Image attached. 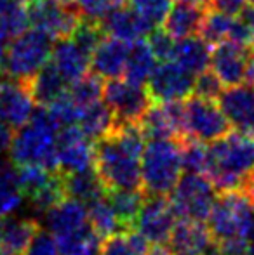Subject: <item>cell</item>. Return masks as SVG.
Returning <instances> with one entry per match:
<instances>
[{"instance_id":"11","label":"cell","mask_w":254,"mask_h":255,"mask_svg":"<svg viewBox=\"0 0 254 255\" xmlns=\"http://www.w3.org/2000/svg\"><path fill=\"white\" fill-rule=\"evenodd\" d=\"M176 224V214L166 196L145 195V202L132 229L139 233L150 245H167Z\"/></svg>"},{"instance_id":"29","label":"cell","mask_w":254,"mask_h":255,"mask_svg":"<svg viewBox=\"0 0 254 255\" xmlns=\"http://www.w3.org/2000/svg\"><path fill=\"white\" fill-rule=\"evenodd\" d=\"M106 196L115 212L120 229L127 231L134 228L141 205L145 202V193L141 189H106Z\"/></svg>"},{"instance_id":"12","label":"cell","mask_w":254,"mask_h":255,"mask_svg":"<svg viewBox=\"0 0 254 255\" xmlns=\"http://www.w3.org/2000/svg\"><path fill=\"white\" fill-rule=\"evenodd\" d=\"M28 23L45 35L58 40L70 37L80 21L75 7H66L54 0H31L26 3Z\"/></svg>"},{"instance_id":"35","label":"cell","mask_w":254,"mask_h":255,"mask_svg":"<svg viewBox=\"0 0 254 255\" xmlns=\"http://www.w3.org/2000/svg\"><path fill=\"white\" fill-rule=\"evenodd\" d=\"M234 19L235 16L220 12V10H206V16L199 28V37H202L209 45H216L223 40H228Z\"/></svg>"},{"instance_id":"34","label":"cell","mask_w":254,"mask_h":255,"mask_svg":"<svg viewBox=\"0 0 254 255\" xmlns=\"http://www.w3.org/2000/svg\"><path fill=\"white\" fill-rule=\"evenodd\" d=\"M56 243H58V250L61 255H99L101 238L89 224L87 228L73 235L58 238Z\"/></svg>"},{"instance_id":"39","label":"cell","mask_w":254,"mask_h":255,"mask_svg":"<svg viewBox=\"0 0 254 255\" xmlns=\"http://www.w3.org/2000/svg\"><path fill=\"white\" fill-rule=\"evenodd\" d=\"M126 0H75V10L80 19L101 23L112 10L124 5Z\"/></svg>"},{"instance_id":"42","label":"cell","mask_w":254,"mask_h":255,"mask_svg":"<svg viewBox=\"0 0 254 255\" xmlns=\"http://www.w3.org/2000/svg\"><path fill=\"white\" fill-rule=\"evenodd\" d=\"M221 91H223V84L214 75L213 70H204L199 75H195V82H193V94L195 96L216 101Z\"/></svg>"},{"instance_id":"43","label":"cell","mask_w":254,"mask_h":255,"mask_svg":"<svg viewBox=\"0 0 254 255\" xmlns=\"http://www.w3.org/2000/svg\"><path fill=\"white\" fill-rule=\"evenodd\" d=\"M148 45L150 49L155 54V57L159 61H167L171 59V54H173V47H174V38L167 33L164 28H153L148 35Z\"/></svg>"},{"instance_id":"16","label":"cell","mask_w":254,"mask_h":255,"mask_svg":"<svg viewBox=\"0 0 254 255\" xmlns=\"http://www.w3.org/2000/svg\"><path fill=\"white\" fill-rule=\"evenodd\" d=\"M35 101L26 82L0 77V122L10 128H19L30 120Z\"/></svg>"},{"instance_id":"28","label":"cell","mask_w":254,"mask_h":255,"mask_svg":"<svg viewBox=\"0 0 254 255\" xmlns=\"http://www.w3.org/2000/svg\"><path fill=\"white\" fill-rule=\"evenodd\" d=\"M157 64V57L145 38L129 44V52L124 66V78L134 84L145 85Z\"/></svg>"},{"instance_id":"32","label":"cell","mask_w":254,"mask_h":255,"mask_svg":"<svg viewBox=\"0 0 254 255\" xmlns=\"http://www.w3.org/2000/svg\"><path fill=\"white\" fill-rule=\"evenodd\" d=\"M87 208V217H89V224L99 235V238H106V236L113 235V233L122 231L120 224L115 217V212H113L112 205L108 202V196L101 195L96 200L89 202L85 205Z\"/></svg>"},{"instance_id":"9","label":"cell","mask_w":254,"mask_h":255,"mask_svg":"<svg viewBox=\"0 0 254 255\" xmlns=\"http://www.w3.org/2000/svg\"><path fill=\"white\" fill-rule=\"evenodd\" d=\"M103 103L113 115V125L138 124L152 106V99L145 85L120 78H110L103 84Z\"/></svg>"},{"instance_id":"51","label":"cell","mask_w":254,"mask_h":255,"mask_svg":"<svg viewBox=\"0 0 254 255\" xmlns=\"http://www.w3.org/2000/svg\"><path fill=\"white\" fill-rule=\"evenodd\" d=\"M180 2H187V3H195V5H209V0H180Z\"/></svg>"},{"instance_id":"33","label":"cell","mask_w":254,"mask_h":255,"mask_svg":"<svg viewBox=\"0 0 254 255\" xmlns=\"http://www.w3.org/2000/svg\"><path fill=\"white\" fill-rule=\"evenodd\" d=\"M16 168L0 158V217L12 214L23 202Z\"/></svg>"},{"instance_id":"2","label":"cell","mask_w":254,"mask_h":255,"mask_svg":"<svg viewBox=\"0 0 254 255\" xmlns=\"http://www.w3.org/2000/svg\"><path fill=\"white\" fill-rule=\"evenodd\" d=\"M59 128L47 108H35L30 120L12 134L9 156L14 165H40L49 170H59L56 156Z\"/></svg>"},{"instance_id":"46","label":"cell","mask_w":254,"mask_h":255,"mask_svg":"<svg viewBox=\"0 0 254 255\" xmlns=\"http://www.w3.org/2000/svg\"><path fill=\"white\" fill-rule=\"evenodd\" d=\"M12 134H14L12 128H10L9 125L0 122V158L9 151L10 141H12Z\"/></svg>"},{"instance_id":"49","label":"cell","mask_w":254,"mask_h":255,"mask_svg":"<svg viewBox=\"0 0 254 255\" xmlns=\"http://www.w3.org/2000/svg\"><path fill=\"white\" fill-rule=\"evenodd\" d=\"M246 82L254 84V47L249 51L248 64H246Z\"/></svg>"},{"instance_id":"20","label":"cell","mask_w":254,"mask_h":255,"mask_svg":"<svg viewBox=\"0 0 254 255\" xmlns=\"http://www.w3.org/2000/svg\"><path fill=\"white\" fill-rule=\"evenodd\" d=\"M45 222H47L49 233L54 236V240L63 238V236L73 235V233L87 228V208L82 202L66 196L59 203H56L51 210L45 212Z\"/></svg>"},{"instance_id":"40","label":"cell","mask_w":254,"mask_h":255,"mask_svg":"<svg viewBox=\"0 0 254 255\" xmlns=\"http://www.w3.org/2000/svg\"><path fill=\"white\" fill-rule=\"evenodd\" d=\"M129 3L153 28L162 26L167 12L173 7V0H129Z\"/></svg>"},{"instance_id":"37","label":"cell","mask_w":254,"mask_h":255,"mask_svg":"<svg viewBox=\"0 0 254 255\" xmlns=\"http://www.w3.org/2000/svg\"><path fill=\"white\" fill-rule=\"evenodd\" d=\"M209 148L195 139H181V165L185 174H202L207 172Z\"/></svg>"},{"instance_id":"23","label":"cell","mask_w":254,"mask_h":255,"mask_svg":"<svg viewBox=\"0 0 254 255\" xmlns=\"http://www.w3.org/2000/svg\"><path fill=\"white\" fill-rule=\"evenodd\" d=\"M40 229L37 219H5L0 229V255H23L35 233Z\"/></svg>"},{"instance_id":"6","label":"cell","mask_w":254,"mask_h":255,"mask_svg":"<svg viewBox=\"0 0 254 255\" xmlns=\"http://www.w3.org/2000/svg\"><path fill=\"white\" fill-rule=\"evenodd\" d=\"M52 40L37 28H26L7 42L0 56V75L14 80L30 82V78L49 63Z\"/></svg>"},{"instance_id":"38","label":"cell","mask_w":254,"mask_h":255,"mask_svg":"<svg viewBox=\"0 0 254 255\" xmlns=\"http://www.w3.org/2000/svg\"><path fill=\"white\" fill-rule=\"evenodd\" d=\"M0 24L5 28L10 38L26 30L30 23L24 3L17 0H0Z\"/></svg>"},{"instance_id":"44","label":"cell","mask_w":254,"mask_h":255,"mask_svg":"<svg viewBox=\"0 0 254 255\" xmlns=\"http://www.w3.org/2000/svg\"><path fill=\"white\" fill-rule=\"evenodd\" d=\"M23 255H59L58 243H56L54 236L51 233L44 231L40 228L35 233V236L31 238L30 245H28Z\"/></svg>"},{"instance_id":"15","label":"cell","mask_w":254,"mask_h":255,"mask_svg":"<svg viewBox=\"0 0 254 255\" xmlns=\"http://www.w3.org/2000/svg\"><path fill=\"white\" fill-rule=\"evenodd\" d=\"M146 139H183V101L152 103L139 120Z\"/></svg>"},{"instance_id":"19","label":"cell","mask_w":254,"mask_h":255,"mask_svg":"<svg viewBox=\"0 0 254 255\" xmlns=\"http://www.w3.org/2000/svg\"><path fill=\"white\" fill-rule=\"evenodd\" d=\"M214 240L206 222L180 219L174 224L167 247L181 255H207Z\"/></svg>"},{"instance_id":"50","label":"cell","mask_w":254,"mask_h":255,"mask_svg":"<svg viewBox=\"0 0 254 255\" xmlns=\"http://www.w3.org/2000/svg\"><path fill=\"white\" fill-rule=\"evenodd\" d=\"M10 40V37H9V33L5 31V28L0 24V56H2V52H3V49H5V45H7V42Z\"/></svg>"},{"instance_id":"21","label":"cell","mask_w":254,"mask_h":255,"mask_svg":"<svg viewBox=\"0 0 254 255\" xmlns=\"http://www.w3.org/2000/svg\"><path fill=\"white\" fill-rule=\"evenodd\" d=\"M99 24H101V30L105 35L129 42V44L134 40L146 38L150 31L153 30V26L145 17L139 16L132 7L126 5H120L115 10H112Z\"/></svg>"},{"instance_id":"8","label":"cell","mask_w":254,"mask_h":255,"mask_svg":"<svg viewBox=\"0 0 254 255\" xmlns=\"http://www.w3.org/2000/svg\"><path fill=\"white\" fill-rule=\"evenodd\" d=\"M230 124L214 99L190 96L183 104V139L190 137L204 144L214 142L230 132Z\"/></svg>"},{"instance_id":"52","label":"cell","mask_w":254,"mask_h":255,"mask_svg":"<svg viewBox=\"0 0 254 255\" xmlns=\"http://www.w3.org/2000/svg\"><path fill=\"white\" fill-rule=\"evenodd\" d=\"M54 2L61 3V5H66V7H75V0H54Z\"/></svg>"},{"instance_id":"55","label":"cell","mask_w":254,"mask_h":255,"mask_svg":"<svg viewBox=\"0 0 254 255\" xmlns=\"http://www.w3.org/2000/svg\"><path fill=\"white\" fill-rule=\"evenodd\" d=\"M248 2H253L254 3V0H248Z\"/></svg>"},{"instance_id":"25","label":"cell","mask_w":254,"mask_h":255,"mask_svg":"<svg viewBox=\"0 0 254 255\" xmlns=\"http://www.w3.org/2000/svg\"><path fill=\"white\" fill-rule=\"evenodd\" d=\"M171 61L180 64L192 75H199L207 70L211 63V45L199 35L185 37L174 42Z\"/></svg>"},{"instance_id":"18","label":"cell","mask_w":254,"mask_h":255,"mask_svg":"<svg viewBox=\"0 0 254 255\" xmlns=\"http://www.w3.org/2000/svg\"><path fill=\"white\" fill-rule=\"evenodd\" d=\"M129 52V42L119 40L110 35H103L99 44L91 52V63L89 68L92 73H96L101 78H119L124 75V66H126Z\"/></svg>"},{"instance_id":"17","label":"cell","mask_w":254,"mask_h":255,"mask_svg":"<svg viewBox=\"0 0 254 255\" xmlns=\"http://www.w3.org/2000/svg\"><path fill=\"white\" fill-rule=\"evenodd\" d=\"M253 47H244L234 40H223L211 51V68L227 87L246 82V64Z\"/></svg>"},{"instance_id":"7","label":"cell","mask_w":254,"mask_h":255,"mask_svg":"<svg viewBox=\"0 0 254 255\" xmlns=\"http://www.w3.org/2000/svg\"><path fill=\"white\" fill-rule=\"evenodd\" d=\"M169 195V202L178 219L206 222L216 202L218 191L206 175L185 174Z\"/></svg>"},{"instance_id":"30","label":"cell","mask_w":254,"mask_h":255,"mask_svg":"<svg viewBox=\"0 0 254 255\" xmlns=\"http://www.w3.org/2000/svg\"><path fill=\"white\" fill-rule=\"evenodd\" d=\"M77 125L91 141H98L113 128V115L105 103L96 101L80 108Z\"/></svg>"},{"instance_id":"47","label":"cell","mask_w":254,"mask_h":255,"mask_svg":"<svg viewBox=\"0 0 254 255\" xmlns=\"http://www.w3.org/2000/svg\"><path fill=\"white\" fill-rule=\"evenodd\" d=\"M241 191L244 193V195L248 196L249 202L254 205V168L246 175L244 182H242V186H241Z\"/></svg>"},{"instance_id":"22","label":"cell","mask_w":254,"mask_h":255,"mask_svg":"<svg viewBox=\"0 0 254 255\" xmlns=\"http://www.w3.org/2000/svg\"><path fill=\"white\" fill-rule=\"evenodd\" d=\"M51 64L58 70L66 84H71L89 71L91 54H87L71 37H64L54 40L51 52Z\"/></svg>"},{"instance_id":"24","label":"cell","mask_w":254,"mask_h":255,"mask_svg":"<svg viewBox=\"0 0 254 255\" xmlns=\"http://www.w3.org/2000/svg\"><path fill=\"white\" fill-rule=\"evenodd\" d=\"M206 10L207 7L204 5L180 2L171 7V10L167 12L166 19L162 23V28L174 40L197 35L200 24H202L204 16H206Z\"/></svg>"},{"instance_id":"36","label":"cell","mask_w":254,"mask_h":255,"mask_svg":"<svg viewBox=\"0 0 254 255\" xmlns=\"http://www.w3.org/2000/svg\"><path fill=\"white\" fill-rule=\"evenodd\" d=\"M103 94V78L96 73H84L70 84L68 96L73 99L78 108H84L101 99Z\"/></svg>"},{"instance_id":"31","label":"cell","mask_w":254,"mask_h":255,"mask_svg":"<svg viewBox=\"0 0 254 255\" xmlns=\"http://www.w3.org/2000/svg\"><path fill=\"white\" fill-rule=\"evenodd\" d=\"M150 243L136 229L119 231L103 238L99 255H148Z\"/></svg>"},{"instance_id":"10","label":"cell","mask_w":254,"mask_h":255,"mask_svg":"<svg viewBox=\"0 0 254 255\" xmlns=\"http://www.w3.org/2000/svg\"><path fill=\"white\" fill-rule=\"evenodd\" d=\"M195 75L181 68L174 61H160L155 64L152 75L146 80L152 103H174L185 101L193 94Z\"/></svg>"},{"instance_id":"41","label":"cell","mask_w":254,"mask_h":255,"mask_svg":"<svg viewBox=\"0 0 254 255\" xmlns=\"http://www.w3.org/2000/svg\"><path fill=\"white\" fill-rule=\"evenodd\" d=\"M103 30H101V24L94 23V21H85L80 19L78 24L75 26V30L71 31L70 37L80 45L87 54H91L94 51V47L99 44V40L103 38Z\"/></svg>"},{"instance_id":"13","label":"cell","mask_w":254,"mask_h":255,"mask_svg":"<svg viewBox=\"0 0 254 255\" xmlns=\"http://www.w3.org/2000/svg\"><path fill=\"white\" fill-rule=\"evenodd\" d=\"M216 101L235 132L254 135V84L230 85L221 91Z\"/></svg>"},{"instance_id":"45","label":"cell","mask_w":254,"mask_h":255,"mask_svg":"<svg viewBox=\"0 0 254 255\" xmlns=\"http://www.w3.org/2000/svg\"><path fill=\"white\" fill-rule=\"evenodd\" d=\"M248 0H209V9L220 10V12L230 14V16H239Z\"/></svg>"},{"instance_id":"1","label":"cell","mask_w":254,"mask_h":255,"mask_svg":"<svg viewBox=\"0 0 254 255\" xmlns=\"http://www.w3.org/2000/svg\"><path fill=\"white\" fill-rule=\"evenodd\" d=\"M145 141L139 122L113 125L108 134L94 141L92 167L105 189H141Z\"/></svg>"},{"instance_id":"48","label":"cell","mask_w":254,"mask_h":255,"mask_svg":"<svg viewBox=\"0 0 254 255\" xmlns=\"http://www.w3.org/2000/svg\"><path fill=\"white\" fill-rule=\"evenodd\" d=\"M239 17L251 28V31L254 33V3L253 2H248L244 5V9L239 12Z\"/></svg>"},{"instance_id":"53","label":"cell","mask_w":254,"mask_h":255,"mask_svg":"<svg viewBox=\"0 0 254 255\" xmlns=\"http://www.w3.org/2000/svg\"><path fill=\"white\" fill-rule=\"evenodd\" d=\"M17 2H21V3H28V2H31V0H17Z\"/></svg>"},{"instance_id":"14","label":"cell","mask_w":254,"mask_h":255,"mask_svg":"<svg viewBox=\"0 0 254 255\" xmlns=\"http://www.w3.org/2000/svg\"><path fill=\"white\" fill-rule=\"evenodd\" d=\"M56 156L61 172L89 168L94 160V141H91L78 125L61 127L56 139Z\"/></svg>"},{"instance_id":"54","label":"cell","mask_w":254,"mask_h":255,"mask_svg":"<svg viewBox=\"0 0 254 255\" xmlns=\"http://www.w3.org/2000/svg\"><path fill=\"white\" fill-rule=\"evenodd\" d=\"M2 222H3V217H0V229H2Z\"/></svg>"},{"instance_id":"27","label":"cell","mask_w":254,"mask_h":255,"mask_svg":"<svg viewBox=\"0 0 254 255\" xmlns=\"http://www.w3.org/2000/svg\"><path fill=\"white\" fill-rule=\"evenodd\" d=\"M31 98L40 106H47L66 92V82L51 63L42 66L28 82Z\"/></svg>"},{"instance_id":"5","label":"cell","mask_w":254,"mask_h":255,"mask_svg":"<svg viewBox=\"0 0 254 255\" xmlns=\"http://www.w3.org/2000/svg\"><path fill=\"white\" fill-rule=\"evenodd\" d=\"M183 174L180 139H150L141 153V189L167 196Z\"/></svg>"},{"instance_id":"3","label":"cell","mask_w":254,"mask_h":255,"mask_svg":"<svg viewBox=\"0 0 254 255\" xmlns=\"http://www.w3.org/2000/svg\"><path fill=\"white\" fill-rule=\"evenodd\" d=\"M254 168V135L228 132L211 142L206 177L218 193L241 189L246 175Z\"/></svg>"},{"instance_id":"4","label":"cell","mask_w":254,"mask_h":255,"mask_svg":"<svg viewBox=\"0 0 254 255\" xmlns=\"http://www.w3.org/2000/svg\"><path fill=\"white\" fill-rule=\"evenodd\" d=\"M206 222L216 243H254V205L241 189L218 193Z\"/></svg>"},{"instance_id":"56","label":"cell","mask_w":254,"mask_h":255,"mask_svg":"<svg viewBox=\"0 0 254 255\" xmlns=\"http://www.w3.org/2000/svg\"><path fill=\"white\" fill-rule=\"evenodd\" d=\"M173 255H181V254H174V252H173Z\"/></svg>"},{"instance_id":"26","label":"cell","mask_w":254,"mask_h":255,"mask_svg":"<svg viewBox=\"0 0 254 255\" xmlns=\"http://www.w3.org/2000/svg\"><path fill=\"white\" fill-rule=\"evenodd\" d=\"M63 182L66 196L75 198L84 205L96 200L98 196L105 195L106 189L101 184L94 167L84 168V170L75 172H63Z\"/></svg>"}]
</instances>
